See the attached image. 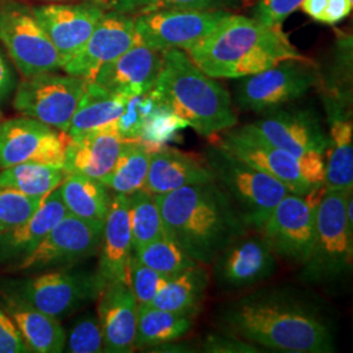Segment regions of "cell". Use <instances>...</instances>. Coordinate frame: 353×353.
<instances>
[{
  "mask_svg": "<svg viewBox=\"0 0 353 353\" xmlns=\"http://www.w3.org/2000/svg\"><path fill=\"white\" fill-rule=\"evenodd\" d=\"M68 135L28 117L0 121V169L13 165L63 166Z\"/></svg>",
  "mask_w": 353,
  "mask_h": 353,
  "instance_id": "obj_13",
  "label": "cell"
},
{
  "mask_svg": "<svg viewBox=\"0 0 353 353\" xmlns=\"http://www.w3.org/2000/svg\"><path fill=\"white\" fill-rule=\"evenodd\" d=\"M106 10L108 4L101 0L32 7L38 24L62 57L64 64L83 49Z\"/></svg>",
  "mask_w": 353,
  "mask_h": 353,
  "instance_id": "obj_16",
  "label": "cell"
},
{
  "mask_svg": "<svg viewBox=\"0 0 353 353\" xmlns=\"http://www.w3.org/2000/svg\"><path fill=\"white\" fill-rule=\"evenodd\" d=\"M245 0H109L108 8L138 16L157 11H229Z\"/></svg>",
  "mask_w": 353,
  "mask_h": 353,
  "instance_id": "obj_35",
  "label": "cell"
},
{
  "mask_svg": "<svg viewBox=\"0 0 353 353\" xmlns=\"http://www.w3.org/2000/svg\"><path fill=\"white\" fill-rule=\"evenodd\" d=\"M163 62V51L138 42L117 59L102 65L92 81L127 97L140 96L154 87Z\"/></svg>",
  "mask_w": 353,
  "mask_h": 353,
  "instance_id": "obj_21",
  "label": "cell"
},
{
  "mask_svg": "<svg viewBox=\"0 0 353 353\" xmlns=\"http://www.w3.org/2000/svg\"><path fill=\"white\" fill-rule=\"evenodd\" d=\"M214 181L204 157L170 147L152 150L148 173L141 189L151 195H161L191 185Z\"/></svg>",
  "mask_w": 353,
  "mask_h": 353,
  "instance_id": "obj_22",
  "label": "cell"
},
{
  "mask_svg": "<svg viewBox=\"0 0 353 353\" xmlns=\"http://www.w3.org/2000/svg\"><path fill=\"white\" fill-rule=\"evenodd\" d=\"M102 233L101 224L67 214L14 270L34 271L85 261L100 250Z\"/></svg>",
  "mask_w": 353,
  "mask_h": 353,
  "instance_id": "obj_14",
  "label": "cell"
},
{
  "mask_svg": "<svg viewBox=\"0 0 353 353\" xmlns=\"http://www.w3.org/2000/svg\"><path fill=\"white\" fill-rule=\"evenodd\" d=\"M132 255L131 224L127 195L115 194L112 196L109 214L105 220L100 261L97 274L105 284L126 281L128 262Z\"/></svg>",
  "mask_w": 353,
  "mask_h": 353,
  "instance_id": "obj_24",
  "label": "cell"
},
{
  "mask_svg": "<svg viewBox=\"0 0 353 353\" xmlns=\"http://www.w3.org/2000/svg\"><path fill=\"white\" fill-rule=\"evenodd\" d=\"M223 321L229 334L275 351H335L331 330L323 318L285 296L252 294L233 303Z\"/></svg>",
  "mask_w": 353,
  "mask_h": 353,
  "instance_id": "obj_3",
  "label": "cell"
},
{
  "mask_svg": "<svg viewBox=\"0 0 353 353\" xmlns=\"http://www.w3.org/2000/svg\"><path fill=\"white\" fill-rule=\"evenodd\" d=\"M274 147L299 157L325 156L328 135L316 114L307 110H272L265 118L246 125Z\"/></svg>",
  "mask_w": 353,
  "mask_h": 353,
  "instance_id": "obj_18",
  "label": "cell"
},
{
  "mask_svg": "<svg viewBox=\"0 0 353 353\" xmlns=\"http://www.w3.org/2000/svg\"><path fill=\"white\" fill-rule=\"evenodd\" d=\"M161 103L153 89L144 94L130 97L123 113L114 125L115 130L123 139L139 140L148 117Z\"/></svg>",
  "mask_w": 353,
  "mask_h": 353,
  "instance_id": "obj_37",
  "label": "cell"
},
{
  "mask_svg": "<svg viewBox=\"0 0 353 353\" xmlns=\"http://www.w3.org/2000/svg\"><path fill=\"white\" fill-rule=\"evenodd\" d=\"M0 43L23 77L63 68V59L38 24L32 7L0 3Z\"/></svg>",
  "mask_w": 353,
  "mask_h": 353,
  "instance_id": "obj_12",
  "label": "cell"
},
{
  "mask_svg": "<svg viewBox=\"0 0 353 353\" xmlns=\"http://www.w3.org/2000/svg\"><path fill=\"white\" fill-rule=\"evenodd\" d=\"M328 108L327 164H325V189H353V128L345 102L330 99Z\"/></svg>",
  "mask_w": 353,
  "mask_h": 353,
  "instance_id": "obj_26",
  "label": "cell"
},
{
  "mask_svg": "<svg viewBox=\"0 0 353 353\" xmlns=\"http://www.w3.org/2000/svg\"><path fill=\"white\" fill-rule=\"evenodd\" d=\"M67 173L59 165L26 163L0 169V188L19 191L28 196L45 198L58 189Z\"/></svg>",
  "mask_w": 353,
  "mask_h": 353,
  "instance_id": "obj_33",
  "label": "cell"
},
{
  "mask_svg": "<svg viewBox=\"0 0 353 353\" xmlns=\"http://www.w3.org/2000/svg\"><path fill=\"white\" fill-rule=\"evenodd\" d=\"M85 85V79L57 71L24 77L14 92L13 108L23 117L67 134Z\"/></svg>",
  "mask_w": 353,
  "mask_h": 353,
  "instance_id": "obj_11",
  "label": "cell"
},
{
  "mask_svg": "<svg viewBox=\"0 0 353 353\" xmlns=\"http://www.w3.org/2000/svg\"><path fill=\"white\" fill-rule=\"evenodd\" d=\"M350 191L352 190L325 189L319 199L314 245L301 274L307 283H330L351 272L353 229L345 216Z\"/></svg>",
  "mask_w": 353,
  "mask_h": 353,
  "instance_id": "obj_7",
  "label": "cell"
},
{
  "mask_svg": "<svg viewBox=\"0 0 353 353\" xmlns=\"http://www.w3.org/2000/svg\"><path fill=\"white\" fill-rule=\"evenodd\" d=\"M303 0H261L252 11V17L268 26L281 28L290 13L294 12Z\"/></svg>",
  "mask_w": 353,
  "mask_h": 353,
  "instance_id": "obj_42",
  "label": "cell"
},
{
  "mask_svg": "<svg viewBox=\"0 0 353 353\" xmlns=\"http://www.w3.org/2000/svg\"><path fill=\"white\" fill-rule=\"evenodd\" d=\"M326 6H327V0H303L300 7L303 12L309 14L313 20L322 23Z\"/></svg>",
  "mask_w": 353,
  "mask_h": 353,
  "instance_id": "obj_47",
  "label": "cell"
},
{
  "mask_svg": "<svg viewBox=\"0 0 353 353\" xmlns=\"http://www.w3.org/2000/svg\"><path fill=\"white\" fill-rule=\"evenodd\" d=\"M125 141L126 139L118 134L114 125L68 137L64 172L101 181L113 169Z\"/></svg>",
  "mask_w": 353,
  "mask_h": 353,
  "instance_id": "obj_23",
  "label": "cell"
},
{
  "mask_svg": "<svg viewBox=\"0 0 353 353\" xmlns=\"http://www.w3.org/2000/svg\"><path fill=\"white\" fill-rule=\"evenodd\" d=\"M138 301L126 281L103 285L97 297V316L105 352L130 353L135 350Z\"/></svg>",
  "mask_w": 353,
  "mask_h": 353,
  "instance_id": "obj_20",
  "label": "cell"
},
{
  "mask_svg": "<svg viewBox=\"0 0 353 353\" xmlns=\"http://www.w3.org/2000/svg\"><path fill=\"white\" fill-rule=\"evenodd\" d=\"M134 254L140 262L166 279L176 278L198 263L168 236L152 241Z\"/></svg>",
  "mask_w": 353,
  "mask_h": 353,
  "instance_id": "obj_36",
  "label": "cell"
},
{
  "mask_svg": "<svg viewBox=\"0 0 353 353\" xmlns=\"http://www.w3.org/2000/svg\"><path fill=\"white\" fill-rule=\"evenodd\" d=\"M3 309L11 316L29 352H63L67 334L59 319L48 316L7 293H3Z\"/></svg>",
  "mask_w": 353,
  "mask_h": 353,
  "instance_id": "obj_27",
  "label": "cell"
},
{
  "mask_svg": "<svg viewBox=\"0 0 353 353\" xmlns=\"http://www.w3.org/2000/svg\"><path fill=\"white\" fill-rule=\"evenodd\" d=\"M192 327V316L157 309L150 303H138L135 348H152L174 343Z\"/></svg>",
  "mask_w": 353,
  "mask_h": 353,
  "instance_id": "obj_31",
  "label": "cell"
},
{
  "mask_svg": "<svg viewBox=\"0 0 353 353\" xmlns=\"http://www.w3.org/2000/svg\"><path fill=\"white\" fill-rule=\"evenodd\" d=\"M42 199L0 188V233L26 223L37 211Z\"/></svg>",
  "mask_w": 353,
  "mask_h": 353,
  "instance_id": "obj_38",
  "label": "cell"
},
{
  "mask_svg": "<svg viewBox=\"0 0 353 353\" xmlns=\"http://www.w3.org/2000/svg\"><path fill=\"white\" fill-rule=\"evenodd\" d=\"M210 276L201 263L169 279L152 300V306L182 316H194L202 307Z\"/></svg>",
  "mask_w": 353,
  "mask_h": 353,
  "instance_id": "obj_30",
  "label": "cell"
},
{
  "mask_svg": "<svg viewBox=\"0 0 353 353\" xmlns=\"http://www.w3.org/2000/svg\"><path fill=\"white\" fill-rule=\"evenodd\" d=\"M325 186L305 195L288 192L259 229L271 250L280 258L305 265L316 237V207Z\"/></svg>",
  "mask_w": 353,
  "mask_h": 353,
  "instance_id": "obj_9",
  "label": "cell"
},
{
  "mask_svg": "<svg viewBox=\"0 0 353 353\" xmlns=\"http://www.w3.org/2000/svg\"><path fill=\"white\" fill-rule=\"evenodd\" d=\"M161 72L152 89L166 108L207 138L237 126L227 89L203 72L183 50L164 51Z\"/></svg>",
  "mask_w": 353,
  "mask_h": 353,
  "instance_id": "obj_4",
  "label": "cell"
},
{
  "mask_svg": "<svg viewBox=\"0 0 353 353\" xmlns=\"http://www.w3.org/2000/svg\"><path fill=\"white\" fill-rule=\"evenodd\" d=\"M14 87H16V76L11 64L7 59V55L0 48V105L8 99Z\"/></svg>",
  "mask_w": 353,
  "mask_h": 353,
  "instance_id": "obj_45",
  "label": "cell"
},
{
  "mask_svg": "<svg viewBox=\"0 0 353 353\" xmlns=\"http://www.w3.org/2000/svg\"><path fill=\"white\" fill-rule=\"evenodd\" d=\"M127 199L131 224V245L134 252L152 241L166 236L161 214L153 195L140 189L127 195Z\"/></svg>",
  "mask_w": 353,
  "mask_h": 353,
  "instance_id": "obj_34",
  "label": "cell"
},
{
  "mask_svg": "<svg viewBox=\"0 0 353 353\" xmlns=\"http://www.w3.org/2000/svg\"><path fill=\"white\" fill-rule=\"evenodd\" d=\"M321 84L316 63L305 59H290L255 75L241 77L236 101L242 110L268 113L303 97Z\"/></svg>",
  "mask_w": 353,
  "mask_h": 353,
  "instance_id": "obj_10",
  "label": "cell"
},
{
  "mask_svg": "<svg viewBox=\"0 0 353 353\" xmlns=\"http://www.w3.org/2000/svg\"><path fill=\"white\" fill-rule=\"evenodd\" d=\"M168 280L169 279L164 278L157 271L140 262L135 254L131 255L127 271V284L138 303H151Z\"/></svg>",
  "mask_w": 353,
  "mask_h": 353,
  "instance_id": "obj_41",
  "label": "cell"
},
{
  "mask_svg": "<svg viewBox=\"0 0 353 353\" xmlns=\"http://www.w3.org/2000/svg\"><path fill=\"white\" fill-rule=\"evenodd\" d=\"M204 160L249 228L259 230L268 214L290 192L278 179L241 161L214 143L207 148Z\"/></svg>",
  "mask_w": 353,
  "mask_h": 353,
  "instance_id": "obj_6",
  "label": "cell"
},
{
  "mask_svg": "<svg viewBox=\"0 0 353 353\" xmlns=\"http://www.w3.org/2000/svg\"><path fill=\"white\" fill-rule=\"evenodd\" d=\"M152 150L140 140H126L109 174L102 183L115 194L130 195L144 185L150 168Z\"/></svg>",
  "mask_w": 353,
  "mask_h": 353,
  "instance_id": "obj_32",
  "label": "cell"
},
{
  "mask_svg": "<svg viewBox=\"0 0 353 353\" xmlns=\"http://www.w3.org/2000/svg\"><path fill=\"white\" fill-rule=\"evenodd\" d=\"M204 351L214 353H252L259 352L252 343L237 336H219L210 335L204 341Z\"/></svg>",
  "mask_w": 353,
  "mask_h": 353,
  "instance_id": "obj_44",
  "label": "cell"
},
{
  "mask_svg": "<svg viewBox=\"0 0 353 353\" xmlns=\"http://www.w3.org/2000/svg\"><path fill=\"white\" fill-rule=\"evenodd\" d=\"M211 143L278 179L292 194L305 195L325 183L323 156H294L274 147L246 126L225 130L211 137Z\"/></svg>",
  "mask_w": 353,
  "mask_h": 353,
  "instance_id": "obj_5",
  "label": "cell"
},
{
  "mask_svg": "<svg viewBox=\"0 0 353 353\" xmlns=\"http://www.w3.org/2000/svg\"><path fill=\"white\" fill-rule=\"evenodd\" d=\"M58 190L68 214L89 223L105 225L112 196L101 181L70 173L64 176Z\"/></svg>",
  "mask_w": 353,
  "mask_h": 353,
  "instance_id": "obj_29",
  "label": "cell"
},
{
  "mask_svg": "<svg viewBox=\"0 0 353 353\" xmlns=\"http://www.w3.org/2000/svg\"><path fill=\"white\" fill-rule=\"evenodd\" d=\"M67 212L59 190L48 194L26 223L0 233V263L20 262L33 252Z\"/></svg>",
  "mask_w": 353,
  "mask_h": 353,
  "instance_id": "obj_25",
  "label": "cell"
},
{
  "mask_svg": "<svg viewBox=\"0 0 353 353\" xmlns=\"http://www.w3.org/2000/svg\"><path fill=\"white\" fill-rule=\"evenodd\" d=\"M45 1H62V0H45Z\"/></svg>",
  "mask_w": 353,
  "mask_h": 353,
  "instance_id": "obj_48",
  "label": "cell"
},
{
  "mask_svg": "<svg viewBox=\"0 0 353 353\" xmlns=\"http://www.w3.org/2000/svg\"><path fill=\"white\" fill-rule=\"evenodd\" d=\"M0 353H29L11 316L0 307Z\"/></svg>",
  "mask_w": 353,
  "mask_h": 353,
  "instance_id": "obj_43",
  "label": "cell"
},
{
  "mask_svg": "<svg viewBox=\"0 0 353 353\" xmlns=\"http://www.w3.org/2000/svg\"><path fill=\"white\" fill-rule=\"evenodd\" d=\"M352 6L353 0H327L322 23L330 26L341 23L351 13Z\"/></svg>",
  "mask_w": 353,
  "mask_h": 353,
  "instance_id": "obj_46",
  "label": "cell"
},
{
  "mask_svg": "<svg viewBox=\"0 0 353 353\" xmlns=\"http://www.w3.org/2000/svg\"><path fill=\"white\" fill-rule=\"evenodd\" d=\"M103 285L105 283L97 272L58 270L32 278L11 280L4 293L61 319L96 300Z\"/></svg>",
  "mask_w": 353,
  "mask_h": 353,
  "instance_id": "obj_8",
  "label": "cell"
},
{
  "mask_svg": "<svg viewBox=\"0 0 353 353\" xmlns=\"http://www.w3.org/2000/svg\"><path fill=\"white\" fill-rule=\"evenodd\" d=\"M214 263L220 285L240 290L272 276L276 270V255L262 236L245 234L230 243Z\"/></svg>",
  "mask_w": 353,
  "mask_h": 353,
  "instance_id": "obj_19",
  "label": "cell"
},
{
  "mask_svg": "<svg viewBox=\"0 0 353 353\" xmlns=\"http://www.w3.org/2000/svg\"><path fill=\"white\" fill-rule=\"evenodd\" d=\"M1 117H3V113H1V110H0V121H1Z\"/></svg>",
  "mask_w": 353,
  "mask_h": 353,
  "instance_id": "obj_49",
  "label": "cell"
},
{
  "mask_svg": "<svg viewBox=\"0 0 353 353\" xmlns=\"http://www.w3.org/2000/svg\"><path fill=\"white\" fill-rule=\"evenodd\" d=\"M128 99L127 96L103 88L94 81H87L67 135L75 137L83 132L113 126L123 113Z\"/></svg>",
  "mask_w": 353,
  "mask_h": 353,
  "instance_id": "obj_28",
  "label": "cell"
},
{
  "mask_svg": "<svg viewBox=\"0 0 353 353\" xmlns=\"http://www.w3.org/2000/svg\"><path fill=\"white\" fill-rule=\"evenodd\" d=\"M227 11H157L134 16L140 43L153 50H189L225 17Z\"/></svg>",
  "mask_w": 353,
  "mask_h": 353,
  "instance_id": "obj_15",
  "label": "cell"
},
{
  "mask_svg": "<svg viewBox=\"0 0 353 353\" xmlns=\"http://www.w3.org/2000/svg\"><path fill=\"white\" fill-rule=\"evenodd\" d=\"M188 127V123L173 113L164 103H161L153 113L148 117L140 141L147 144L151 150L163 147L168 140L174 137L176 131Z\"/></svg>",
  "mask_w": 353,
  "mask_h": 353,
  "instance_id": "obj_40",
  "label": "cell"
},
{
  "mask_svg": "<svg viewBox=\"0 0 353 353\" xmlns=\"http://www.w3.org/2000/svg\"><path fill=\"white\" fill-rule=\"evenodd\" d=\"M64 348L71 353L105 352L99 316L90 312L80 316L67 335Z\"/></svg>",
  "mask_w": 353,
  "mask_h": 353,
  "instance_id": "obj_39",
  "label": "cell"
},
{
  "mask_svg": "<svg viewBox=\"0 0 353 353\" xmlns=\"http://www.w3.org/2000/svg\"><path fill=\"white\" fill-rule=\"evenodd\" d=\"M138 42L134 16L106 11L83 49L62 70L68 75L92 81L102 65L117 59Z\"/></svg>",
  "mask_w": 353,
  "mask_h": 353,
  "instance_id": "obj_17",
  "label": "cell"
},
{
  "mask_svg": "<svg viewBox=\"0 0 353 353\" xmlns=\"http://www.w3.org/2000/svg\"><path fill=\"white\" fill-rule=\"evenodd\" d=\"M165 234L201 265H211L230 243L243 237V223L216 181L153 195Z\"/></svg>",
  "mask_w": 353,
  "mask_h": 353,
  "instance_id": "obj_1",
  "label": "cell"
},
{
  "mask_svg": "<svg viewBox=\"0 0 353 353\" xmlns=\"http://www.w3.org/2000/svg\"><path fill=\"white\" fill-rule=\"evenodd\" d=\"M214 79H241L290 59H305L283 32L252 17L228 13L196 45L185 51Z\"/></svg>",
  "mask_w": 353,
  "mask_h": 353,
  "instance_id": "obj_2",
  "label": "cell"
}]
</instances>
